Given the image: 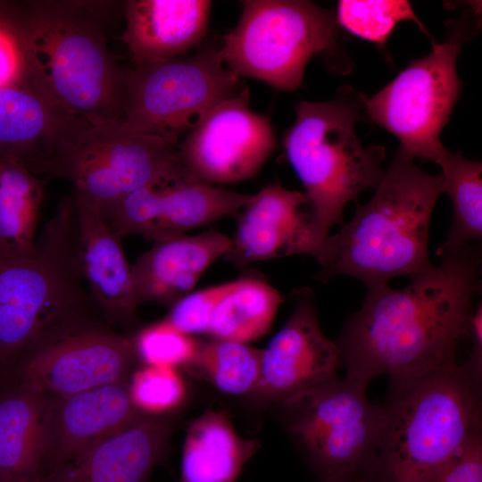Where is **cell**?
I'll use <instances>...</instances> for the list:
<instances>
[{
    "mask_svg": "<svg viewBox=\"0 0 482 482\" xmlns=\"http://www.w3.org/2000/svg\"><path fill=\"white\" fill-rule=\"evenodd\" d=\"M134 405L144 414L157 416L184 401L186 386L174 368L146 366L136 371L129 385Z\"/></svg>",
    "mask_w": 482,
    "mask_h": 482,
    "instance_id": "obj_30",
    "label": "cell"
},
{
    "mask_svg": "<svg viewBox=\"0 0 482 482\" xmlns=\"http://www.w3.org/2000/svg\"><path fill=\"white\" fill-rule=\"evenodd\" d=\"M0 4V87L36 83L12 10Z\"/></svg>",
    "mask_w": 482,
    "mask_h": 482,
    "instance_id": "obj_33",
    "label": "cell"
},
{
    "mask_svg": "<svg viewBox=\"0 0 482 482\" xmlns=\"http://www.w3.org/2000/svg\"><path fill=\"white\" fill-rule=\"evenodd\" d=\"M336 24L329 11L310 1L246 0L218 51L239 78L292 91L302 84L310 59L334 46Z\"/></svg>",
    "mask_w": 482,
    "mask_h": 482,
    "instance_id": "obj_7",
    "label": "cell"
},
{
    "mask_svg": "<svg viewBox=\"0 0 482 482\" xmlns=\"http://www.w3.org/2000/svg\"><path fill=\"white\" fill-rule=\"evenodd\" d=\"M144 416L132 403L126 381L46 399L41 478Z\"/></svg>",
    "mask_w": 482,
    "mask_h": 482,
    "instance_id": "obj_16",
    "label": "cell"
},
{
    "mask_svg": "<svg viewBox=\"0 0 482 482\" xmlns=\"http://www.w3.org/2000/svg\"><path fill=\"white\" fill-rule=\"evenodd\" d=\"M403 20L414 21L429 36L407 1L341 0L337 4V23L352 34L381 46Z\"/></svg>",
    "mask_w": 482,
    "mask_h": 482,
    "instance_id": "obj_29",
    "label": "cell"
},
{
    "mask_svg": "<svg viewBox=\"0 0 482 482\" xmlns=\"http://www.w3.org/2000/svg\"><path fill=\"white\" fill-rule=\"evenodd\" d=\"M171 427L168 418L145 415L38 482H148L164 456Z\"/></svg>",
    "mask_w": 482,
    "mask_h": 482,
    "instance_id": "obj_18",
    "label": "cell"
},
{
    "mask_svg": "<svg viewBox=\"0 0 482 482\" xmlns=\"http://www.w3.org/2000/svg\"><path fill=\"white\" fill-rule=\"evenodd\" d=\"M342 362L337 342L320 328L312 292H295V309L262 350L261 375L254 395L282 403L337 378Z\"/></svg>",
    "mask_w": 482,
    "mask_h": 482,
    "instance_id": "obj_14",
    "label": "cell"
},
{
    "mask_svg": "<svg viewBox=\"0 0 482 482\" xmlns=\"http://www.w3.org/2000/svg\"><path fill=\"white\" fill-rule=\"evenodd\" d=\"M178 146L140 133L122 120L92 124L48 175L70 181L71 195L104 216L135 190L194 182Z\"/></svg>",
    "mask_w": 482,
    "mask_h": 482,
    "instance_id": "obj_8",
    "label": "cell"
},
{
    "mask_svg": "<svg viewBox=\"0 0 482 482\" xmlns=\"http://www.w3.org/2000/svg\"><path fill=\"white\" fill-rule=\"evenodd\" d=\"M46 399L24 388L0 402V482H38Z\"/></svg>",
    "mask_w": 482,
    "mask_h": 482,
    "instance_id": "obj_24",
    "label": "cell"
},
{
    "mask_svg": "<svg viewBox=\"0 0 482 482\" xmlns=\"http://www.w3.org/2000/svg\"><path fill=\"white\" fill-rule=\"evenodd\" d=\"M262 350L244 343L214 339L198 343L188 367L229 395L254 393L261 375Z\"/></svg>",
    "mask_w": 482,
    "mask_h": 482,
    "instance_id": "obj_28",
    "label": "cell"
},
{
    "mask_svg": "<svg viewBox=\"0 0 482 482\" xmlns=\"http://www.w3.org/2000/svg\"><path fill=\"white\" fill-rule=\"evenodd\" d=\"M457 32L432 52L411 62L384 88L365 99L370 118L395 136L400 150L438 164L447 149L440 133L448 123L460 93L456 61Z\"/></svg>",
    "mask_w": 482,
    "mask_h": 482,
    "instance_id": "obj_11",
    "label": "cell"
},
{
    "mask_svg": "<svg viewBox=\"0 0 482 482\" xmlns=\"http://www.w3.org/2000/svg\"><path fill=\"white\" fill-rule=\"evenodd\" d=\"M87 311L27 350L21 387L45 399L126 381L137 357L133 339L89 323Z\"/></svg>",
    "mask_w": 482,
    "mask_h": 482,
    "instance_id": "obj_12",
    "label": "cell"
},
{
    "mask_svg": "<svg viewBox=\"0 0 482 482\" xmlns=\"http://www.w3.org/2000/svg\"><path fill=\"white\" fill-rule=\"evenodd\" d=\"M231 246V238L217 230L179 235L154 242L131 265L138 304L172 305L189 294L204 271Z\"/></svg>",
    "mask_w": 482,
    "mask_h": 482,
    "instance_id": "obj_20",
    "label": "cell"
},
{
    "mask_svg": "<svg viewBox=\"0 0 482 482\" xmlns=\"http://www.w3.org/2000/svg\"><path fill=\"white\" fill-rule=\"evenodd\" d=\"M252 197L203 182L154 187L152 224L145 239L157 242L237 215Z\"/></svg>",
    "mask_w": 482,
    "mask_h": 482,
    "instance_id": "obj_22",
    "label": "cell"
},
{
    "mask_svg": "<svg viewBox=\"0 0 482 482\" xmlns=\"http://www.w3.org/2000/svg\"><path fill=\"white\" fill-rule=\"evenodd\" d=\"M368 482H434L481 426V386L458 362L391 378Z\"/></svg>",
    "mask_w": 482,
    "mask_h": 482,
    "instance_id": "obj_4",
    "label": "cell"
},
{
    "mask_svg": "<svg viewBox=\"0 0 482 482\" xmlns=\"http://www.w3.org/2000/svg\"><path fill=\"white\" fill-rule=\"evenodd\" d=\"M241 90L219 51L127 69L122 120L133 129L179 145L217 104Z\"/></svg>",
    "mask_w": 482,
    "mask_h": 482,
    "instance_id": "obj_10",
    "label": "cell"
},
{
    "mask_svg": "<svg viewBox=\"0 0 482 482\" xmlns=\"http://www.w3.org/2000/svg\"><path fill=\"white\" fill-rule=\"evenodd\" d=\"M413 159L398 149L371 199L357 204L351 221L314 248L318 280L349 276L369 288L432 266L429 223L444 178L423 171Z\"/></svg>",
    "mask_w": 482,
    "mask_h": 482,
    "instance_id": "obj_2",
    "label": "cell"
},
{
    "mask_svg": "<svg viewBox=\"0 0 482 482\" xmlns=\"http://www.w3.org/2000/svg\"><path fill=\"white\" fill-rule=\"evenodd\" d=\"M80 273L92 304L110 323L134 320L139 306L120 238L95 208L71 195Z\"/></svg>",
    "mask_w": 482,
    "mask_h": 482,
    "instance_id": "obj_17",
    "label": "cell"
},
{
    "mask_svg": "<svg viewBox=\"0 0 482 482\" xmlns=\"http://www.w3.org/2000/svg\"><path fill=\"white\" fill-rule=\"evenodd\" d=\"M481 428L471 434L434 482H482Z\"/></svg>",
    "mask_w": 482,
    "mask_h": 482,
    "instance_id": "obj_34",
    "label": "cell"
},
{
    "mask_svg": "<svg viewBox=\"0 0 482 482\" xmlns=\"http://www.w3.org/2000/svg\"><path fill=\"white\" fill-rule=\"evenodd\" d=\"M366 388L337 378L281 403L289 433L321 482H353L372 461L384 407L368 400Z\"/></svg>",
    "mask_w": 482,
    "mask_h": 482,
    "instance_id": "obj_9",
    "label": "cell"
},
{
    "mask_svg": "<svg viewBox=\"0 0 482 482\" xmlns=\"http://www.w3.org/2000/svg\"><path fill=\"white\" fill-rule=\"evenodd\" d=\"M43 197V184L36 174L18 162L0 156V255H35Z\"/></svg>",
    "mask_w": 482,
    "mask_h": 482,
    "instance_id": "obj_25",
    "label": "cell"
},
{
    "mask_svg": "<svg viewBox=\"0 0 482 482\" xmlns=\"http://www.w3.org/2000/svg\"><path fill=\"white\" fill-rule=\"evenodd\" d=\"M132 339L137 356L147 366H188L198 346V342L165 319L145 327Z\"/></svg>",
    "mask_w": 482,
    "mask_h": 482,
    "instance_id": "obj_31",
    "label": "cell"
},
{
    "mask_svg": "<svg viewBox=\"0 0 482 482\" xmlns=\"http://www.w3.org/2000/svg\"><path fill=\"white\" fill-rule=\"evenodd\" d=\"M282 301L281 294L261 278L236 279L216 306L208 333L244 344L256 340L270 330Z\"/></svg>",
    "mask_w": 482,
    "mask_h": 482,
    "instance_id": "obj_26",
    "label": "cell"
},
{
    "mask_svg": "<svg viewBox=\"0 0 482 482\" xmlns=\"http://www.w3.org/2000/svg\"><path fill=\"white\" fill-rule=\"evenodd\" d=\"M234 284L235 280L187 294L171 305L165 320L189 336L208 333L216 306Z\"/></svg>",
    "mask_w": 482,
    "mask_h": 482,
    "instance_id": "obj_32",
    "label": "cell"
},
{
    "mask_svg": "<svg viewBox=\"0 0 482 482\" xmlns=\"http://www.w3.org/2000/svg\"><path fill=\"white\" fill-rule=\"evenodd\" d=\"M471 352L469 359L462 363L471 378L481 386L482 380V305L474 307L470 320L469 337Z\"/></svg>",
    "mask_w": 482,
    "mask_h": 482,
    "instance_id": "obj_35",
    "label": "cell"
},
{
    "mask_svg": "<svg viewBox=\"0 0 482 482\" xmlns=\"http://www.w3.org/2000/svg\"><path fill=\"white\" fill-rule=\"evenodd\" d=\"M257 449V442L241 438L227 414L206 411L189 427L179 482H235Z\"/></svg>",
    "mask_w": 482,
    "mask_h": 482,
    "instance_id": "obj_23",
    "label": "cell"
},
{
    "mask_svg": "<svg viewBox=\"0 0 482 482\" xmlns=\"http://www.w3.org/2000/svg\"><path fill=\"white\" fill-rule=\"evenodd\" d=\"M303 193L276 183L253 195L237 214L231 246L223 257L236 267L282 256L303 254L308 212Z\"/></svg>",
    "mask_w": 482,
    "mask_h": 482,
    "instance_id": "obj_19",
    "label": "cell"
},
{
    "mask_svg": "<svg viewBox=\"0 0 482 482\" xmlns=\"http://www.w3.org/2000/svg\"><path fill=\"white\" fill-rule=\"evenodd\" d=\"M212 2L208 0H129L124 4L121 39L134 66L178 58L204 37Z\"/></svg>",
    "mask_w": 482,
    "mask_h": 482,
    "instance_id": "obj_21",
    "label": "cell"
},
{
    "mask_svg": "<svg viewBox=\"0 0 482 482\" xmlns=\"http://www.w3.org/2000/svg\"><path fill=\"white\" fill-rule=\"evenodd\" d=\"M438 165L442 168L444 190L453 204V217L444 243L436 255L470 245L482 237L481 162L446 151Z\"/></svg>",
    "mask_w": 482,
    "mask_h": 482,
    "instance_id": "obj_27",
    "label": "cell"
},
{
    "mask_svg": "<svg viewBox=\"0 0 482 482\" xmlns=\"http://www.w3.org/2000/svg\"><path fill=\"white\" fill-rule=\"evenodd\" d=\"M440 258L406 287L368 288L336 341L345 378L367 387L381 375L405 378L457 362L480 287V253L470 245Z\"/></svg>",
    "mask_w": 482,
    "mask_h": 482,
    "instance_id": "obj_1",
    "label": "cell"
},
{
    "mask_svg": "<svg viewBox=\"0 0 482 482\" xmlns=\"http://www.w3.org/2000/svg\"><path fill=\"white\" fill-rule=\"evenodd\" d=\"M90 303L79 269L70 195L45 224L35 255H0V358L27 351Z\"/></svg>",
    "mask_w": 482,
    "mask_h": 482,
    "instance_id": "obj_6",
    "label": "cell"
},
{
    "mask_svg": "<svg viewBox=\"0 0 482 482\" xmlns=\"http://www.w3.org/2000/svg\"><path fill=\"white\" fill-rule=\"evenodd\" d=\"M91 125L66 112L37 83L0 87V156L36 175H47Z\"/></svg>",
    "mask_w": 482,
    "mask_h": 482,
    "instance_id": "obj_15",
    "label": "cell"
},
{
    "mask_svg": "<svg viewBox=\"0 0 482 482\" xmlns=\"http://www.w3.org/2000/svg\"><path fill=\"white\" fill-rule=\"evenodd\" d=\"M275 146L270 120L250 108L245 88L211 109L178 147L192 180L214 185L253 177Z\"/></svg>",
    "mask_w": 482,
    "mask_h": 482,
    "instance_id": "obj_13",
    "label": "cell"
},
{
    "mask_svg": "<svg viewBox=\"0 0 482 482\" xmlns=\"http://www.w3.org/2000/svg\"><path fill=\"white\" fill-rule=\"evenodd\" d=\"M359 103L340 96L329 102L301 101L284 137L287 158L302 182L309 206L303 254L343 225L345 206L363 190L377 187L385 148H365L355 132Z\"/></svg>",
    "mask_w": 482,
    "mask_h": 482,
    "instance_id": "obj_5",
    "label": "cell"
},
{
    "mask_svg": "<svg viewBox=\"0 0 482 482\" xmlns=\"http://www.w3.org/2000/svg\"><path fill=\"white\" fill-rule=\"evenodd\" d=\"M106 4L37 0L12 9L37 85L93 125L123 119L127 69L108 49Z\"/></svg>",
    "mask_w": 482,
    "mask_h": 482,
    "instance_id": "obj_3",
    "label": "cell"
}]
</instances>
